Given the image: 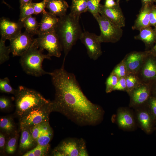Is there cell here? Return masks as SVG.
<instances>
[{"label":"cell","mask_w":156,"mask_h":156,"mask_svg":"<svg viewBox=\"0 0 156 156\" xmlns=\"http://www.w3.org/2000/svg\"><path fill=\"white\" fill-rule=\"evenodd\" d=\"M137 75L143 83L152 85L156 82V57L148 55Z\"/></svg>","instance_id":"14"},{"label":"cell","mask_w":156,"mask_h":156,"mask_svg":"<svg viewBox=\"0 0 156 156\" xmlns=\"http://www.w3.org/2000/svg\"><path fill=\"white\" fill-rule=\"evenodd\" d=\"M116 122L119 129L125 131H133L138 127L133 110L128 107H120L117 111Z\"/></svg>","instance_id":"12"},{"label":"cell","mask_w":156,"mask_h":156,"mask_svg":"<svg viewBox=\"0 0 156 156\" xmlns=\"http://www.w3.org/2000/svg\"><path fill=\"white\" fill-rule=\"evenodd\" d=\"M129 0H126L127 1H128Z\"/></svg>","instance_id":"49"},{"label":"cell","mask_w":156,"mask_h":156,"mask_svg":"<svg viewBox=\"0 0 156 156\" xmlns=\"http://www.w3.org/2000/svg\"><path fill=\"white\" fill-rule=\"evenodd\" d=\"M49 144L46 146H42L37 144L32 149L27 151L23 156H44L47 155L50 148Z\"/></svg>","instance_id":"28"},{"label":"cell","mask_w":156,"mask_h":156,"mask_svg":"<svg viewBox=\"0 0 156 156\" xmlns=\"http://www.w3.org/2000/svg\"><path fill=\"white\" fill-rule=\"evenodd\" d=\"M69 7L67 2L65 0H48L47 1L46 8L49 12L59 18L66 15Z\"/></svg>","instance_id":"19"},{"label":"cell","mask_w":156,"mask_h":156,"mask_svg":"<svg viewBox=\"0 0 156 156\" xmlns=\"http://www.w3.org/2000/svg\"><path fill=\"white\" fill-rule=\"evenodd\" d=\"M146 105L156 125V97L151 95L147 101Z\"/></svg>","instance_id":"37"},{"label":"cell","mask_w":156,"mask_h":156,"mask_svg":"<svg viewBox=\"0 0 156 156\" xmlns=\"http://www.w3.org/2000/svg\"><path fill=\"white\" fill-rule=\"evenodd\" d=\"M152 85L144 83L133 90L129 95V106L133 109L146 104L152 95Z\"/></svg>","instance_id":"13"},{"label":"cell","mask_w":156,"mask_h":156,"mask_svg":"<svg viewBox=\"0 0 156 156\" xmlns=\"http://www.w3.org/2000/svg\"><path fill=\"white\" fill-rule=\"evenodd\" d=\"M46 0L47 1V0Z\"/></svg>","instance_id":"50"},{"label":"cell","mask_w":156,"mask_h":156,"mask_svg":"<svg viewBox=\"0 0 156 156\" xmlns=\"http://www.w3.org/2000/svg\"><path fill=\"white\" fill-rule=\"evenodd\" d=\"M150 25H155L156 24V9H151L149 14Z\"/></svg>","instance_id":"41"},{"label":"cell","mask_w":156,"mask_h":156,"mask_svg":"<svg viewBox=\"0 0 156 156\" xmlns=\"http://www.w3.org/2000/svg\"><path fill=\"white\" fill-rule=\"evenodd\" d=\"M5 136L2 133H0V152L4 153L5 151Z\"/></svg>","instance_id":"42"},{"label":"cell","mask_w":156,"mask_h":156,"mask_svg":"<svg viewBox=\"0 0 156 156\" xmlns=\"http://www.w3.org/2000/svg\"><path fill=\"white\" fill-rule=\"evenodd\" d=\"M142 6L149 5L151 4L155 0H141Z\"/></svg>","instance_id":"46"},{"label":"cell","mask_w":156,"mask_h":156,"mask_svg":"<svg viewBox=\"0 0 156 156\" xmlns=\"http://www.w3.org/2000/svg\"><path fill=\"white\" fill-rule=\"evenodd\" d=\"M5 40L1 38L0 41V64H1L9 60V54L11 52L10 47L5 44Z\"/></svg>","instance_id":"31"},{"label":"cell","mask_w":156,"mask_h":156,"mask_svg":"<svg viewBox=\"0 0 156 156\" xmlns=\"http://www.w3.org/2000/svg\"><path fill=\"white\" fill-rule=\"evenodd\" d=\"M53 135V131L49 122H47L38 138L37 144L42 146H46L49 144Z\"/></svg>","instance_id":"24"},{"label":"cell","mask_w":156,"mask_h":156,"mask_svg":"<svg viewBox=\"0 0 156 156\" xmlns=\"http://www.w3.org/2000/svg\"><path fill=\"white\" fill-rule=\"evenodd\" d=\"M111 72L116 75L119 78L126 77L128 73L123 60L115 67Z\"/></svg>","instance_id":"35"},{"label":"cell","mask_w":156,"mask_h":156,"mask_svg":"<svg viewBox=\"0 0 156 156\" xmlns=\"http://www.w3.org/2000/svg\"><path fill=\"white\" fill-rule=\"evenodd\" d=\"M152 95L156 97V82L152 85Z\"/></svg>","instance_id":"45"},{"label":"cell","mask_w":156,"mask_h":156,"mask_svg":"<svg viewBox=\"0 0 156 156\" xmlns=\"http://www.w3.org/2000/svg\"><path fill=\"white\" fill-rule=\"evenodd\" d=\"M150 10V5L142 6V10L133 27V29L140 30L149 26V14Z\"/></svg>","instance_id":"21"},{"label":"cell","mask_w":156,"mask_h":156,"mask_svg":"<svg viewBox=\"0 0 156 156\" xmlns=\"http://www.w3.org/2000/svg\"><path fill=\"white\" fill-rule=\"evenodd\" d=\"M35 42L28 50L21 57L20 64L25 73L30 75L39 77L50 72L44 70L42 68V63L44 59L51 60L47 54H44Z\"/></svg>","instance_id":"4"},{"label":"cell","mask_w":156,"mask_h":156,"mask_svg":"<svg viewBox=\"0 0 156 156\" xmlns=\"http://www.w3.org/2000/svg\"><path fill=\"white\" fill-rule=\"evenodd\" d=\"M23 27L25 31L32 36L38 35L39 25L36 18L30 16L25 18L22 22Z\"/></svg>","instance_id":"25"},{"label":"cell","mask_w":156,"mask_h":156,"mask_svg":"<svg viewBox=\"0 0 156 156\" xmlns=\"http://www.w3.org/2000/svg\"><path fill=\"white\" fill-rule=\"evenodd\" d=\"M60 18L45 11L42 13L38 35L55 31Z\"/></svg>","instance_id":"18"},{"label":"cell","mask_w":156,"mask_h":156,"mask_svg":"<svg viewBox=\"0 0 156 156\" xmlns=\"http://www.w3.org/2000/svg\"><path fill=\"white\" fill-rule=\"evenodd\" d=\"M55 156H88L89 154L84 140L70 138L62 141L52 152Z\"/></svg>","instance_id":"5"},{"label":"cell","mask_w":156,"mask_h":156,"mask_svg":"<svg viewBox=\"0 0 156 156\" xmlns=\"http://www.w3.org/2000/svg\"><path fill=\"white\" fill-rule=\"evenodd\" d=\"M11 103L10 100L5 96H1L0 98V109L1 110H5L11 106Z\"/></svg>","instance_id":"40"},{"label":"cell","mask_w":156,"mask_h":156,"mask_svg":"<svg viewBox=\"0 0 156 156\" xmlns=\"http://www.w3.org/2000/svg\"><path fill=\"white\" fill-rule=\"evenodd\" d=\"M155 130L156 131V127Z\"/></svg>","instance_id":"48"},{"label":"cell","mask_w":156,"mask_h":156,"mask_svg":"<svg viewBox=\"0 0 156 156\" xmlns=\"http://www.w3.org/2000/svg\"><path fill=\"white\" fill-rule=\"evenodd\" d=\"M148 51L149 54L156 57V41L155 45L153 46L151 49Z\"/></svg>","instance_id":"44"},{"label":"cell","mask_w":156,"mask_h":156,"mask_svg":"<svg viewBox=\"0 0 156 156\" xmlns=\"http://www.w3.org/2000/svg\"><path fill=\"white\" fill-rule=\"evenodd\" d=\"M32 0H20V6L21 7L24 4L32 2Z\"/></svg>","instance_id":"47"},{"label":"cell","mask_w":156,"mask_h":156,"mask_svg":"<svg viewBox=\"0 0 156 156\" xmlns=\"http://www.w3.org/2000/svg\"><path fill=\"white\" fill-rule=\"evenodd\" d=\"M35 42L40 50H46L51 57H60L63 49L55 31L38 35V37L35 38Z\"/></svg>","instance_id":"7"},{"label":"cell","mask_w":156,"mask_h":156,"mask_svg":"<svg viewBox=\"0 0 156 156\" xmlns=\"http://www.w3.org/2000/svg\"><path fill=\"white\" fill-rule=\"evenodd\" d=\"M0 90L1 92L15 94L16 90L11 86L8 77L0 79Z\"/></svg>","instance_id":"33"},{"label":"cell","mask_w":156,"mask_h":156,"mask_svg":"<svg viewBox=\"0 0 156 156\" xmlns=\"http://www.w3.org/2000/svg\"><path fill=\"white\" fill-rule=\"evenodd\" d=\"M135 38L142 41L147 48L152 46L156 40L155 33L149 26L140 29L139 34Z\"/></svg>","instance_id":"22"},{"label":"cell","mask_w":156,"mask_h":156,"mask_svg":"<svg viewBox=\"0 0 156 156\" xmlns=\"http://www.w3.org/2000/svg\"><path fill=\"white\" fill-rule=\"evenodd\" d=\"M22 23L20 21L15 22L4 17L1 18L0 34L1 38L9 40L14 38L21 32L23 27Z\"/></svg>","instance_id":"16"},{"label":"cell","mask_w":156,"mask_h":156,"mask_svg":"<svg viewBox=\"0 0 156 156\" xmlns=\"http://www.w3.org/2000/svg\"><path fill=\"white\" fill-rule=\"evenodd\" d=\"M120 78L116 75L111 72L105 82V92L107 93L112 91L114 88L117 84Z\"/></svg>","instance_id":"34"},{"label":"cell","mask_w":156,"mask_h":156,"mask_svg":"<svg viewBox=\"0 0 156 156\" xmlns=\"http://www.w3.org/2000/svg\"><path fill=\"white\" fill-rule=\"evenodd\" d=\"M47 1L43 0L40 2L37 3H33V5L34 10V14H38L40 13H43L45 10L44 9L46 8Z\"/></svg>","instance_id":"38"},{"label":"cell","mask_w":156,"mask_h":156,"mask_svg":"<svg viewBox=\"0 0 156 156\" xmlns=\"http://www.w3.org/2000/svg\"><path fill=\"white\" fill-rule=\"evenodd\" d=\"M119 1L117 0L115 1L114 0H105L104 5L107 7H112L116 5Z\"/></svg>","instance_id":"43"},{"label":"cell","mask_w":156,"mask_h":156,"mask_svg":"<svg viewBox=\"0 0 156 156\" xmlns=\"http://www.w3.org/2000/svg\"><path fill=\"white\" fill-rule=\"evenodd\" d=\"M79 18L70 13L60 18L55 31L62 47L65 55L64 59H65L73 46L79 39L82 32Z\"/></svg>","instance_id":"2"},{"label":"cell","mask_w":156,"mask_h":156,"mask_svg":"<svg viewBox=\"0 0 156 156\" xmlns=\"http://www.w3.org/2000/svg\"><path fill=\"white\" fill-rule=\"evenodd\" d=\"M119 1L116 5L110 8L101 4L99 13L117 26L122 28L125 25V18L119 5Z\"/></svg>","instance_id":"17"},{"label":"cell","mask_w":156,"mask_h":156,"mask_svg":"<svg viewBox=\"0 0 156 156\" xmlns=\"http://www.w3.org/2000/svg\"><path fill=\"white\" fill-rule=\"evenodd\" d=\"M125 78L127 86L126 92L128 95L133 90L143 83L137 74L128 73Z\"/></svg>","instance_id":"27"},{"label":"cell","mask_w":156,"mask_h":156,"mask_svg":"<svg viewBox=\"0 0 156 156\" xmlns=\"http://www.w3.org/2000/svg\"><path fill=\"white\" fill-rule=\"evenodd\" d=\"M34 39L33 36L25 31L10 40L9 47L13 56H22L31 47Z\"/></svg>","instance_id":"10"},{"label":"cell","mask_w":156,"mask_h":156,"mask_svg":"<svg viewBox=\"0 0 156 156\" xmlns=\"http://www.w3.org/2000/svg\"><path fill=\"white\" fill-rule=\"evenodd\" d=\"M126 83L125 77L120 78L116 85L112 91L118 90L126 92Z\"/></svg>","instance_id":"39"},{"label":"cell","mask_w":156,"mask_h":156,"mask_svg":"<svg viewBox=\"0 0 156 156\" xmlns=\"http://www.w3.org/2000/svg\"><path fill=\"white\" fill-rule=\"evenodd\" d=\"M18 136V134L16 131L8 139L5 145V151L8 154H12L16 151Z\"/></svg>","instance_id":"29"},{"label":"cell","mask_w":156,"mask_h":156,"mask_svg":"<svg viewBox=\"0 0 156 156\" xmlns=\"http://www.w3.org/2000/svg\"><path fill=\"white\" fill-rule=\"evenodd\" d=\"M20 11L19 21L22 22L27 17L34 14V10L32 2L24 4L20 7Z\"/></svg>","instance_id":"30"},{"label":"cell","mask_w":156,"mask_h":156,"mask_svg":"<svg viewBox=\"0 0 156 156\" xmlns=\"http://www.w3.org/2000/svg\"><path fill=\"white\" fill-rule=\"evenodd\" d=\"M53 112L52 101L35 109L20 119V129L30 127L40 123L49 121L50 113Z\"/></svg>","instance_id":"8"},{"label":"cell","mask_w":156,"mask_h":156,"mask_svg":"<svg viewBox=\"0 0 156 156\" xmlns=\"http://www.w3.org/2000/svg\"><path fill=\"white\" fill-rule=\"evenodd\" d=\"M62 67L50 72L55 91L53 111L59 112L81 126H95L103 120L104 112L90 101L83 92L75 75Z\"/></svg>","instance_id":"1"},{"label":"cell","mask_w":156,"mask_h":156,"mask_svg":"<svg viewBox=\"0 0 156 156\" xmlns=\"http://www.w3.org/2000/svg\"><path fill=\"white\" fill-rule=\"evenodd\" d=\"M101 0H88L87 2L88 12H90L95 18L99 13L101 5Z\"/></svg>","instance_id":"32"},{"label":"cell","mask_w":156,"mask_h":156,"mask_svg":"<svg viewBox=\"0 0 156 156\" xmlns=\"http://www.w3.org/2000/svg\"><path fill=\"white\" fill-rule=\"evenodd\" d=\"M70 12L72 15L79 17L81 14L88 12V0H71Z\"/></svg>","instance_id":"23"},{"label":"cell","mask_w":156,"mask_h":156,"mask_svg":"<svg viewBox=\"0 0 156 156\" xmlns=\"http://www.w3.org/2000/svg\"><path fill=\"white\" fill-rule=\"evenodd\" d=\"M49 121L43 122L29 127L31 135L36 142L45 125Z\"/></svg>","instance_id":"36"},{"label":"cell","mask_w":156,"mask_h":156,"mask_svg":"<svg viewBox=\"0 0 156 156\" xmlns=\"http://www.w3.org/2000/svg\"><path fill=\"white\" fill-rule=\"evenodd\" d=\"M79 39L85 46L89 57L97 60L102 54L101 43L99 36L87 31L82 32Z\"/></svg>","instance_id":"11"},{"label":"cell","mask_w":156,"mask_h":156,"mask_svg":"<svg viewBox=\"0 0 156 156\" xmlns=\"http://www.w3.org/2000/svg\"><path fill=\"white\" fill-rule=\"evenodd\" d=\"M14 95L15 114L20 119L50 101L38 92L23 86L18 87Z\"/></svg>","instance_id":"3"},{"label":"cell","mask_w":156,"mask_h":156,"mask_svg":"<svg viewBox=\"0 0 156 156\" xmlns=\"http://www.w3.org/2000/svg\"><path fill=\"white\" fill-rule=\"evenodd\" d=\"M0 128L4 133L10 135L15 131V125L12 119L9 117L1 118L0 120Z\"/></svg>","instance_id":"26"},{"label":"cell","mask_w":156,"mask_h":156,"mask_svg":"<svg viewBox=\"0 0 156 156\" xmlns=\"http://www.w3.org/2000/svg\"><path fill=\"white\" fill-rule=\"evenodd\" d=\"M133 109L138 127L147 134H151L155 130L156 125L146 104Z\"/></svg>","instance_id":"9"},{"label":"cell","mask_w":156,"mask_h":156,"mask_svg":"<svg viewBox=\"0 0 156 156\" xmlns=\"http://www.w3.org/2000/svg\"><path fill=\"white\" fill-rule=\"evenodd\" d=\"M148 51H133L127 54L123 59L126 65L128 73L138 74L147 56Z\"/></svg>","instance_id":"15"},{"label":"cell","mask_w":156,"mask_h":156,"mask_svg":"<svg viewBox=\"0 0 156 156\" xmlns=\"http://www.w3.org/2000/svg\"><path fill=\"white\" fill-rule=\"evenodd\" d=\"M20 129L21 134L19 149L21 152L23 153L34 148L37 143L31 135L29 127H23Z\"/></svg>","instance_id":"20"},{"label":"cell","mask_w":156,"mask_h":156,"mask_svg":"<svg viewBox=\"0 0 156 156\" xmlns=\"http://www.w3.org/2000/svg\"><path fill=\"white\" fill-rule=\"evenodd\" d=\"M99 25L100 34L99 36L100 42L116 43L122 36L123 30L105 16L99 14L95 18Z\"/></svg>","instance_id":"6"}]
</instances>
